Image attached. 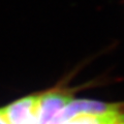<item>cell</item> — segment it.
Instances as JSON below:
<instances>
[{"mask_svg":"<svg viewBox=\"0 0 124 124\" xmlns=\"http://www.w3.org/2000/svg\"><path fill=\"white\" fill-rule=\"evenodd\" d=\"M49 124H124V103L71 99Z\"/></svg>","mask_w":124,"mask_h":124,"instance_id":"1","label":"cell"},{"mask_svg":"<svg viewBox=\"0 0 124 124\" xmlns=\"http://www.w3.org/2000/svg\"><path fill=\"white\" fill-rule=\"evenodd\" d=\"M39 93L31 94L3 107L8 124H38Z\"/></svg>","mask_w":124,"mask_h":124,"instance_id":"2","label":"cell"},{"mask_svg":"<svg viewBox=\"0 0 124 124\" xmlns=\"http://www.w3.org/2000/svg\"><path fill=\"white\" fill-rule=\"evenodd\" d=\"M72 99L65 90H50L39 93L38 124H49L55 115Z\"/></svg>","mask_w":124,"mask_h":124,"instance_id":"3","label":"cell"},{"mask_svg":"<svg viewBox=\"0 0 124 124\" xmlns=\"http://www.w3.org/2000/svg\"><path fill=\"white\" fill-rule=\"evenodd\" d=\"M0 124H8L7 120L5 118V115H4V112H3V108H0Z\"/></svg>","mask_w":124,"mask_h":124,"instance_id":"4","label":"cell"}]
</instances>
